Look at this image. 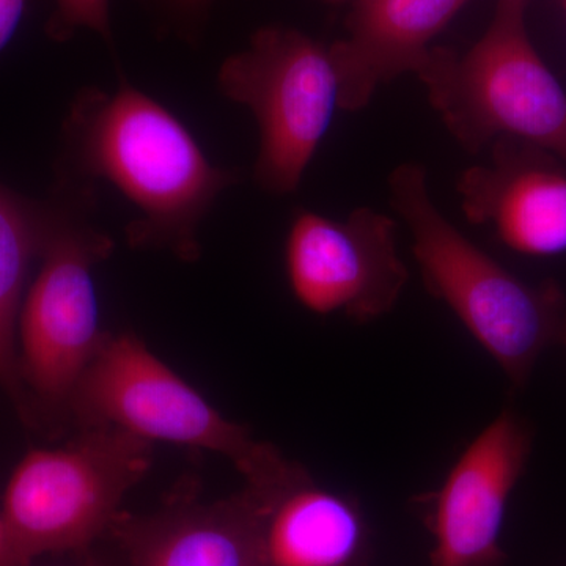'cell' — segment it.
Masks as SVG:
<instances>
[{"mask_svg":"<svg viewBox=\"0 0 566 566\" xmlns=\"http://www.w3.org/2000/svg\"><path fill=\"white\" fill-rule=\"evenodd\" d=\"M69 134L81 169L111 181L140 211L129 243L199 259L200 221L237 175L212 166L177 117L132 85L112 95L85 91Z\"/></svg>","mask_w":566,"mask_h":566,"instance_id":"obj_1","label":"cell"},{"mask_svg":"<svg viewBox=\"0 0 566 566\" xmlns=\"http://www.w3.org/2000/svg\"><path fill=\"white\" fill-rule=\"evenodd\" d=\"M390 205L411 233L424 286L460 319L516 387L560 338L565 297L554 282L532 285L472 243L439 211L420 164L389 177Z\"/></svg>","mask_w":566,"mask_h":566,"instance_id":"obj_2","label":"cell"},{"mask_svg":"<svg viewBox=\"0 0 566 566\" xmlns=\"http://www.w3.org/2000/svg\"><path fill=\"white\" fill-rule=\"evenodd\" d=\"M526 3L497 0L474 46H434L417 77L465 151L513 139L566 164V92L528 36Z\"/></svg>","mask_w":566,"mask_h":566,"instance_id":"obj_3","label":"cell"},{"mask_svg":"<svg viewBox=\"0 0 566 566\" xmlns=\"http://www.w3.org/2000/svg\"><path fill=\"white\" fill-rule=\"evenodd\" d=\"M153 444L111 424L81 427L61 449L31 450L11 472L2 515L22 553H81L120 515L151 465Z\"/></svg>","mask_w":566,"mask_h":566,"instance_id":"obj_4","label":"cell"},{"mask_svg":"<svg viewBox=\"0 0 566 566\" xmlns=\"http://www.w3.org/2000/svg\"><path fill=\"white\" fill-rule=\"evenodd\" d=\"M80 427L111 424L151 442L192 447L226 457L244 482L285 457L227 419L137 335L107 334L71 395Z\"/></svg>","mask_w":566,"mask_h":566,"instance_id":"obj_5","label":"cell"},{"mask_svg":"<svg viewBox=\"0 0 566 566\" xmlns=\"http://www.w3.org/2000/svg\"><path fill=\"white\" fill-rule=\"evenodd\" d=\"M219 85L259 123L256 182L277 196L296 191L342 109L329 44L296 29H260L248 50L222 63Z\"/></svg>","mask_w":566,"mask_h":566,"instance_id":"obj_6","label":"cell"},{"mask_svg":"<svg viewBox=\"0 0 566 566\" xmlns=\"http://www.w3.org/2000/svg\"><path fill=\"white\" fill-rule=\"evenodd\" d=\"M112 248L111 238L91 227L55 222L40 273L22 305V386L55 411H69L71 395L106 338L99 329L93 268L109 256Z\"/></svg>","mask_w":566,"mask_h":566,"instance_id":"obj_7","label":"cell"},{"mask_svg":"<svg viewBox=\"0 0 566 566\" xmlns=\"http://www.w3.org/2000/svg\"><path fill=\"white\" fill-rule=\"evenodd\" d=\"M397 230L390 216L368 207L344 219L297 212L285 243L286 277L297 303L312 314L357 323L390 314L409 281Z\"/></svg>","mask_w":566,"mask_h":566,"instance_id":"obj_8","label":"cell"},{"mask_svg":"<svg viewBox=\"0 0 566 566\" xmlns=\"http://www.w3.org/2000/svg\"><path fill=\"white\" fill-rule=\"evenodd\" d=\"M531 447V428L512 409H504L469 442L430 494L431 566H504L506 506Z\"/></svg>","mask_w":566,"mask_h":566,"instance_id":"obj_9","label":"cell"},{"mask_svg":"<svg viewBox=\"0 0 566 566\" xmlns=\"http://www.w3.org/2000/svg\"><path fill=\"white\" fill-rule=\"evenodd\" d=\"M255 501L252 566H368L370 528L352 495L316 482L286 458L273 474L244 482Z\"/></svg>","mask_w":566,"mask_h":566,"instance_id":"obj_10","label":"cell"},{"mask_svg":"<svg viewBox=\"0 0 566 566\" xmlns=\"http://www.w3.org/2000/svg\"><path fill=\"white\" fill-rule=\"evenodd\" d=\"M546 155L520 140H495L491 163L458 178L464 218L491 227L506 248L524 255L566 252V174Z\"/></svg>","mask_w":566,"mask_h":566,"instance_id":"obj_11","label":"cell"},{"mask_svg":"<svg viewBox=\"0 0 566 566\" xmlns=\"http://www.w3.org/2000/svg\"><path fill=\"white\" fill-rule=\"evenodd\" d=\"M471 0H353L346 35L329 44L340 107L359 112L376 91L423 69L433 41Z\"/></svg>","mask_w":566,"mask_h":566,"instance_id":"obj_12","label":"cell"},{"mask_svg":"<svg viewBox=\"0 0 566 566\" xmlns=\"http://www.w3.org/2000/svg\"><path fill=\"white\" fill-rule=\"evenodd\" d=\"M255 517L245 486L222 501L203 502L186 485L150 515L122 512L109 534L129 566H252Z\"/></svg>","mask_w":566,"mask_h":566,"instance_id":"obj_13","label":"cell"},{"mask_svg":"<svg viewBox=\"0 0 566 566\" xmlns=\"http://www.w3.org/2000/svg\"><path fill=\"white\" fill-rule=\"evenodd\" d=\"M55 222L48 226L35 211L0 186V386L28 415L14 329L22 286L33 253L43 251Z\"/></svg>","mask_w":566,"mask_h":566,"instance_id":"obj_14","label":"cell"},{"mask_svg":"<svg viewBox=\"0 0 566 566\" xmlns=\"http://www.w3.org/2000/svg\"><path fill=\"white\" fill-rule=\"evenodd\" d=\"M77 29H91L109 40V0H55L48 25L52 39H70Z\"/></svg>","mask_w":566,"mask_h":566,"instance_id":"obj_15","label":"cell"},{"mask_svg":"<svg viewBox=\"0 0 566 566\" xmlns=\"http://www.w3.org/2000/svg\"><path fill=\"white\" fill-rule=\"evenodd\" d=\"M32 560L24 553L0 510V566H31Z\"/></svg>","mask_w":566,"mask_h":566,"instance_id":"obj_16","label":"cell"},{"mask_svg":"<svg viewBox=\"0 0 566 566\" xmlns=\"http://www.w3.org/2000/svg\"><path fill=\"white\" fill-rule=\"evenodd\" d=\"M28 0H0V52L6 50L20 25Z\"/></svg>","mask_w":566,"mask_h":566,"instance_id":"obj_17","label":"cell"},{"mask_svg":"<svg viewBox=\"0 0 566 566\" xmlns=\"http://www.w3.org/2000/svg\"><path fill=\"white\" fill-rule=\"evenodd\" d=\"M558 342H562L566 346V318L564 323V327H562L560 338H558Z\"/></svg>","mask_w":566,"mask_h":566,"instance_id":"obj_18","label":"cell"},{"mask_svg":"<svg viewBox=\"0 0 566 566\" xmlns=\"http://www.w3.org/2000/svg\"><path fill=\"white\" fill-rule=\"evenodd\" d=\"M69 566H102V565L95 564V562H84V564L69 565Z\"/></svg>","mask_w":566,"mask_h":566,"instance_id":"obj_19","label":"cell"},{"mask_svg":"<svg viewBox=\"0 0 566 566\" xmlns=\"http://www.w3.org/2000/svg\"><path fill=\"white\" fill-rule=\"evenodd\" d=\"M324 2L340 3V2H346V0H324Z\"/></svg>","mask_w":566,"mask_h":566,"instance_id":"obj_20","label":"cell"},{"mask_svg":"<svg viewBox=\"0 0 566 566\" xmlns=\"http://www.w3.org/2000/svg\"><path fill=\"white\" fill-rule=\"evenodd\" d=\"M180 2H185V3H199L200 0H180Z\"/></svg>","mask_w":566,"mask_h":566,"instance_id":"obj_21","label":"cell"},{"mask_svg":"<svg viewBox=\"0 0 566 566\" xmlns=\"http://www.w3.org/2000/svg\"><path fill=\"white\" fill-rule=\"evenodd\" d=\"M564 2H565V7H566V0H564Z\"/></svg>","mask_w":566,"mask_h":566,"instance_id":"obj_22","label":"cell"}]
</instances>
